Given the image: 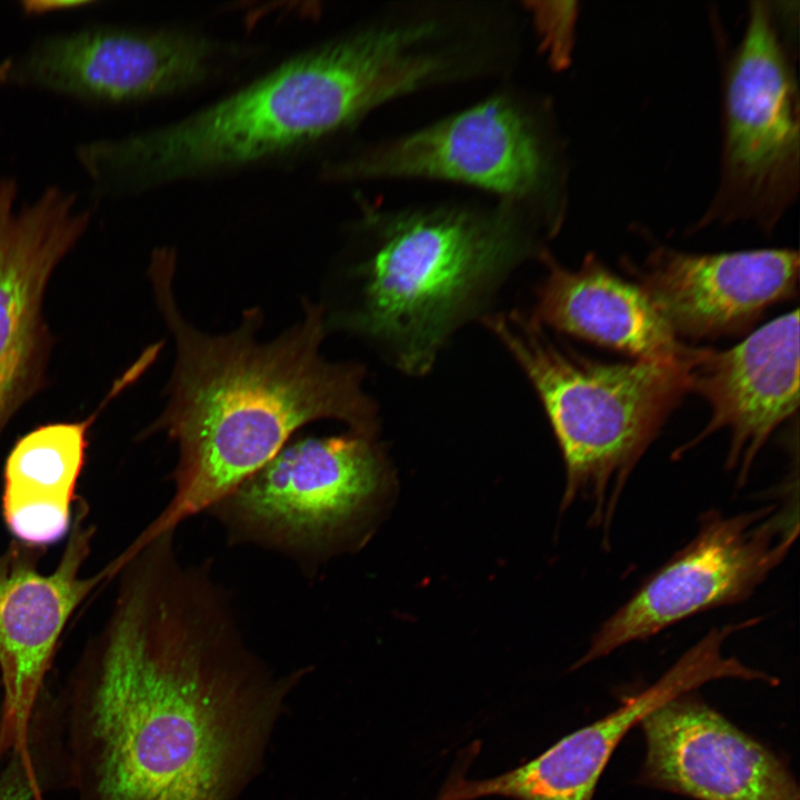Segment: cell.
I'll list each match as a JSON object with an SVG mask.
<instances>
[{
    "label": "cell",
    "mask_w": 800,
    "mask_h": 800,
    "mask_svg": "<svg viewBox=\"0 0 800 800\" xmlns=\"http://www.w3.org/2000/svg\"><path fill=\"white\" fill-rule=\"evenodd\" d=\"M58 701L79 800H233L300 674L274 678L221 591L168 544L120 568Z\"/></svg>",
    "instance_id": "6da1fadb"
},
{
    "label": "cell",
    "mask_w": 800,
    "mask_h": 800,
    "mask_svg": "<svg viewBox=\"0 0 800 800\" xmlns=\"http://www.w3.org/2000/svg\"><path fill=\"white\" fill-rule=\"evenodd\" d=\"M174 258L153 254L149 278L159 312L172 337L174 362L167 402L148 428L178 447L174 493L137 537L148 542L186 519L210 510L272 459L304 424L334 419L374 434L376 408L362 390L363 368L331 362L320 352L327 332L324 307L302 300V316L277 338L260 341L258 308L223 334L192 326L174 296Z\"/></svg>",
    "instance_id": "7a4b0ae2"
},
{
    "label": "cell",
    "mask_w": 800,
    "mask_h": 800,
    "mask_svg": "<svg viewBox=\"0 0 800 800\" xmlns=\"http://www.w3.org/2000/svg\"><path fill=\"white\" fill-rule=\"evenodd\" d=\"M433 21L370 27L283 61L177 122L82 142L77 160L99 199L278 157L453 71L428 49Z\"/></svg>",
    "instance_id": "3957f363"
},
{
    "label": "cell",
    "mask_w": 800,
    "mask_h": 800,
    "mask_svg": "<svg viewBox=\"0 0 800 800\" xmlns=\"http://www.w3.org/2000/svg\"><path fill=\"white\" fill-rule=\"evenodd\" d=\"M533 248L507 204L391 216L346 272L348 299L324 312L327 328L368 338L404 371L423 373L452 330Z\"/></svg>",
    "instance_id": "277c9868"
},
{
    "label": "cell",
    "mask_w": 800,
    "mask_h": 800,
    "mask_svg": "<svg viewBox=\"0 0 800 800\" xmlns=\"http://www.w3.org/2000/svg\"><path fill=\"white\" fill-rule=\"evenodd\" d=\"M538 393L566 464L562 508L578 497L611 524L634 467L691 389L698 348L680 358L604 362L553 343L518 312L487 318Z\"/></svg>",
    "instance_id": "5b68a950"
},
{
    "label": "cell",
    "mask_w": 800,
    "mask_h": 800,
    "mask_svg": "<svg viewBox=\"0 0 800 800\" xmlns=\"http://www.w3.org/2000/svg\"><path fill=\"white\" fill-rule=\"evenodd\" d=\"M782 9L753 1L722 78L719 182L692 231L752 221L771 231L798 197L799 87Z\"/></svg>",
    "instance_id": "8992f818"
},
{
    "label": "cell",
    "mask_w": 800,
    "mask_h": 800,
    "mask_svg": "<svg viewBox=\"0 0 800 800\" xmlns=\"http://www.w3.org/2000/svg\"><path fill=\"white\" fill-rule=\"evenodd\" d=\"M798 531L797 504L772 503L730 517L708 512L696 537L600 626L574 668L693 614L748 599L786 558Z\"/></svg>",
    "instance_id": "52a82bcc"
},
{
    "label": "cell",
    "mask_w": 800,
    "mask_h": 800,
    "mask_svg": "<svg viewBox=\"0 0 800 800\" xmlns=\"http://www.w3.org/2000/svg\"><path fill=\"white\" fill-rule=\"evenodd\" d=\"M372 434L286 444L210 510L238 540L311 556L359 514L383 477Z\"/></svg>",
    "instance_id": "ba28073f"
},
{
    "label": "cell",
    "mask_w": 800,
    "mask_h": 800,
    "mask_svg": "<svg viewBox=\"0 0 800 800\" xmlns=\"http://www.w3.org/2000/svg\"><path fill=\"white\" fill-rule=\"evenodd\" d=\"M217 46L189 31L92 24L37 37L0 61V84L88 104L144 101L187 89L211 71Z\"/></svg>",
    "instance_id": "9c48e42d"
},
{
    "label": "cell",
    "mask_w": 800,
    "mask_h": 800,
    "mask_svg": "<svg viewBox=\"0 0 800 800\" xmlns=\"http://www.w3.org/2000/svg\"><path fill=\"white\" fill-rule=\"evenodd\" d=\"M18 193V180L0 176V434L43 384L51 343L44 292L93 217L76 192L59 186L19 207Z\"/></svg>",
    "instance_id": "30bf717a"
},
{
    "label": "cell",
    "mask_w": 800,
    "mask_h": 800,
    "mask_svg": "<svg viewBox=\"0 0 800 800\" xmlns=\"http://www.w3.org/2000/svg\"><path fill=\"white\" fill-rule=\"evenodd\" d=\"M87 516L78 499L67 546L50 574L38 569L44 549L14 540L0 554V760L26 743L62 631L108 579L104 570L81 576L94 534Z\"/></svg>",
    "instance_id": "8fae6325"
},
{
    "label": "cell",
    "mask_w": 800,
    "mask_h": 800,
    "mask_svg": "<svg viewBox=\"0 0 800 800\" xmlns=\"http://www.w3.org/2000/svg\"><path fill=\"white\" fill-rule=\"evenodd\" d=\"M550 169L530 118L509 99L494 97L332 164L327 176L454 181L517 200L542 190Z\"/></svg>",
    "instance_id": "7c38bea8"
},
{
    "label": "cell",
    "mask_w": 800,
    "mask_h": 800,
    "mask_svg": "<svg viewBox=\"0 0 800 800\" xmlns=\"http://www.w3.org/2000/svg\"><path fill=\"white\" fill-rule=\"evenodd\" d=\"M644 758L637 784L694 800H800L783 759L693 691L640 722Z\"/></svg>",
    "instance_id": "4fadbf2b"
},
{
    "label": "cell",
    "mask_w": 800,
    "mask_h": 800,
    "mask_svg": "<svg viewBox=\"0 0 800 800\" xmlns=\"http://www.w3.org/2000/svg\"><path fill=\"white\" fill-rule=\"evenodd\" d=\"M741 626L712 629L654 683L623 699L604 717L561 738L531 761L497 777L456 784L459 800L500 796L514 800H592L599 779L624 736L668 700L718 679L764 681L766 674L723 653Z\"/></svg>",
    "instance_id": "5bb4252c"
},
{
    "label": "cell",
    "mask_w": 800,
    "mask_h": 800,
    "mask_svg": "<svg viewBox=\"0 0 800 800\" xmlns=\"http://www.w3.org/2000/svg\"><path fill=\"white\" fill-rule=\"evenodd\" d=\"M623 261L681 342L743 334L798 291L799 254L790 249L697 254L657 247L640 266Z\"/></svg>",
    "instance_id": "9a60e30c"
},
{
    "label": "cell",
    "mask_w": 800,
    "mask_h": 800,
    "mask_svg": "<svg viewBox=\"0 0 800 800\" xmlns=\"http://www.w3.org/2000/svg\"><path fill=\"white\" fill-rule=\"evenodd\" d=\"M690 391L709 403L711 416L702 432L677 453L727 430L726 464L738 471V481L743 483L768 438L799 406L798 309L768 322L731 349L698 348Z\"/></svg>",
    "instance_id": "2e32d148"
},
{
    "label": "cell",
    "mask_w": 800,
    "mask_h": 800,
    "mask_svg": "<svg viewBox=\"0 0 800 800\" xmlns=\"http://www.w3.org/2000/svg\"><path fill=\"white\" fill-rule=\"evenodd\" d=\"M542 258L548 274L532 317L540 326L628 353L637 360L687 356L693 347L679 341L637 283L610 271L594 253L578 270Z\"/></svg>",
    "instance_id": "e0dca14e"
},
{
    "label": "cell",
    "mask_w": 800,
    "mask_h": 800,
    "mask_svg": "<svg viewBox=\"0 0 800 800\" xmlns=\"http://www.w3.org/2000/svg\"><path fill=\"white\" fill-rule=\"evenodd\" d=\"M124 386L123 379L117 381L99 410L87 419L46 423L16 441L3 467L1 511L17 541L46 549L70 531L88 431Z\"/></svg>",
    "instance_id": "ac0fdd59"
},
{
    "label": "cell",
    "mask_w": 800,
    "mask_h": 800,
    "mask_svg": "<svg viewBox=\"0 0 800 800\" xmlns=\"http://www.w3.org/2000/svg\"><path fill=\"white\" fill-rule=\"evenodd\" d=\"M576 2L539 3L536 8L542 43L553 63L561 67L568 62L577 18Z\"/></svg>",
    "instance_id": "d6986e66"
},
{
    "label": "cell",
    "mask_w": 800,
    "mask_h": 800,
    "mask_svg": "<svg viewBox=\"0 0 800 800\" xmlns=\"http://www.w3.org/2000/svg\"><path fill=\"white\" fill-rule=\"evenodd\" d=\"M96 3L87 0H28L21 1V10L26 14H43L54 11L71 10Z\"/></svg>",
    "instance_id": "ffe728a7"
}]
</instances>
